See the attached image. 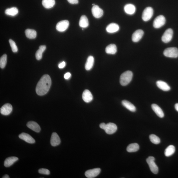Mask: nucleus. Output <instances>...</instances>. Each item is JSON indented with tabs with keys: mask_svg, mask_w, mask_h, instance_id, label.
I'll return each instance as SVG.
<instances>
[{
	"mask_svg": "<svg viewBox=\"0 0 178 178\" xmlns=\"http://www.w3.org/2000/svg\"><path fill=\"white\" fill-rule=\"evenodd\" d=\"M52 84L51 78L48 75H43L37 83L36 88V93L39 96H43L47 93Z\"/></svg>",
	"mask_w": 178,
	"mask_h": 178,
	"instance_id": "obj_1",
	"label": "nucleus"
},
{
	"mask_svg": "<svg viewBox=\"0 0 178 178\" xmlns=\"http://www.w3.org/2000/svg\"><path fill=\"white\" fill-rule=\"evenodd\" d=\"M133 76V73L130 71H127L123 73L120 79V84L122 86L128 85L131 82Z\"/></svg>",
	"mask_w": 178,
	"mask_h": 178,
	"instance_id": "obj_2",
	"label": "nucleus"
},
{
	"mask_svg": "<svg viewBox=\"0 0 178 178\" xmlns=\"http://www.w3.org/2000/svg\"><path fill=\"white\" fill-rule=\"evenodd\" d=\"M164 55L170 58H177L178 57V49L175 47L167 48L164 50Z\"/></svg>",
	"mask_w": 178,
	"mask_h": 178,
	"instance_id": "obj_3",
	"label": "nucleus"
},
{
	"mask_svg": "<svg viewBox=\"0 0 178 178\" xmlns=\"http://www.w3.org/2000/svg\"><path fill=\"white\" fill-rule=\"evenodd\" d=\"M155 160L154 157H149L146 159V161L152 172L155 174H157L158 172V168L155 163Z\"/></svg>",
	"mask_w": 178,
	"mask_h": 178,
	"instance_id": "obj_4",
	"label": "nucleus"
},
{
	"mask_svg": "<svg viewBox=\"0 0 178 178\" xmlns=\"http://www.w3.org/2000/svg\"><path fill=\"white\" fill-rule=\"evenodd\" d=\"M153 14V10L152 8L148 7L145 8L143 12L142 18L145 21H148L152 17Z\"/></svg>",
	"mask_w": 178,
	"mask_h": 178,
	"instance_id": "obj_5",
	"label": "nucleus"
},
{
	"mask_svg": "<svg viewBox=\"0 0 178 178\" xmlns=\"http://www.w3.org/2000/svg\"><path fill=\"white\" fill-rule=\"evenodd\" d=\"M166 23V19L163 15L156 17L154 21L153 26L156 28H159L163 26Z\"/></svg>",
	"mask_w": 178,
	"mask_h": 178,
	"instance_id": "obj_6",
	"label": "nucleus"
},
{
	"mask_svg": "<svg viewBox=\"0 0 178 178\" xmlns=\"http://www.w3.org/2000/svg\"><path fill=\"white\" fill-rule=\"evenodd\" d=\"M173 35V31L171 28L167 30L164 33L162 37V40L165 43H168L172 39Z\"/></svg>",
	"mask_w": 178,
	"mask_h": 178,
	"instance_id": "obj_7",
	"label": "nucleus"
},
{
	"mask_svg": "<svg viewBox=\"0 0 178 178\" xmlns=\"http://www.w3.org/2000/svg\"><path fill=\"white\" fill-rule=\"evenodd\" d=\"M69 25V21L66 20L61 21L57 24L56 29L59 32H64L67 29Z\"/></svg>",
	"mask_w": 178,
	"mask_h": 178,
	"instance_id": "obj_8",
	"label": "nucleus"
},
{
	"mask_svg": "<svg viewBox=\"0 0 178 178\" xmlns=\"http://www.w3.org/2000/svg\"><path fill=\"white\" fill-rule=\"evenodd\" d=\"M101 172L100 168H97L87 171L85 173L86 177L88 178H93L97 176Z\"/></svg>",
	"mask_w": 178,
	"mask_h": 178,
	"instance_id": "obj_9",
	"label": "nucleus"
},
{
	"mask_svg": "<svg viewBox=\"0 0 178 178\" xmlns=\"http://www.w3.org/2000/svg\"><path fill=\"white\" fill-rule=\"evenodd\" d=\"M117 130V127L113 123H109L106 124L104 130L105 133L109 135L112 134L116 132Z\"/></svg>",
	"mask_w": 178,
	"mask_h": 178,
	"instance_id": "obj_10",
	"label": "nucleus"
},
{
	"mask_svg": "<svg viewBox=\"0 0 178 178\" xmlns=\"http://www.w3.org/2000/svg\"><path fill=\"white\" fill-rule=\"evenodd\" d=\"M13 107L9 103H7L4 104L1 108V113L2 115L7 116L11 113Z\"/></svg>",
	"mask_w": 178,
	"mask_h": 178,
	"instance_id": "obj_11",
	"label": "nucleus"
},
{
	"mask_svg": "<svg viewBox=\"0 0 178 178\" xmlns=\"http://www.w3.org/2000/svg\"><path fill=\"white\" fill-rule=\"evenodd\" d=\"M92 13L93 16L96 18H100L103 14V11L98 5H95L92 8Z\"/></svg>",
	"mask_w": 178,
	"mask_h": 178,
	"instance_id": "obj_12",
	"label": "nucleus"
},
{
	"mask_svg": "<svg viewBox=\"0 0 178 178\" xmlns=\"http://www.w3.org/2000/svg\"><path fill=\"white\" fill-rule=\"evenodd\" d=\"M19 137L20 139L23 140L28 143L32 144L36 142V140L34 138L27 133H22L19 135Z\"/></svg>",
	"mask_w": 178,
	"mask_h": 178,
	"instance_id": "obj_13",
	"label": "nucleus"
},
{
	"mask_svg": "<svg viewBox=\"0 0 178 178\" xmlns=\"http://www.w3.org/2000/svg\"><path fill=\"white\" fill-rule=\"evenodd\" d=\"M144 34V32L141 30H136L132 36V40L134 42H138L141 39Z\"/></svg>",
	"mask_w": 178,
	"mask_h": 178,
	"instance_id": "obj_14",
	"label": "nucleus"
},
{
	"mask_svg": "<svg viewBox=\"0 0 178 178\" xmlns=\"http://www.w3.org/2000/svg\"><path fill=\"white\" fill-rule=\"evenodd\" d=\"M61 142L60 137L56 133L54 132L52 134L50 138V144L53 146H56L60 144Z\"/></svg>",
	"mask_w": 178,
	"mask_h": 178,
	"instance_id": "obj_15",
	"label": "nucleus"
},
{
	"mask_svg": "<svg viewBox=\"0 0 178 178\" xmlns=\"http://www.w3.org/2000/svg\"><path fill=\"white\" fill-rule=\"evenodd\" d=\"M26 125L28 128L36 132L39 133L41 131L40 126L36 122L30 121L28 122Z\"/></svg>",
	"mask_w": 178,
	"mask_h": 178,
	"instance_id": "obj_16",
	"label": "nucleus"
},
{
	"mask_svg": "<svg viewBox=\"0 0 178 178\" xmlns=\"http://www.w3.org/2000/svg\"><path fill=\"white\" fill-rule=\"evenodd\" d=\"M82 98L86 103H89L93 100V96L91 92L88 90L86 89L83 92Z\"/></svg>",
	"mask_w": 178,
	"mask_h": 178,
	"instance_id": "obj_17",
	"label": "nucleus"
},
{
	"mask_svg": "<svg viewBox=\"0 0 178 178\" xmlns=\"http://www.w3.org/2000/svg\"><path fill=\"white\" fill-rule=\"evenodd\" d=\"M157 87L162 91H170L171 87L167 83L162 81H158L157 82Z\"/></svg>",
	"mask_w": 178,
	"mask_h": 178,
	"instance_id": "obj_18",
	"label": "nucleus"
},
{
	"mask_svg": "<svg viewBox=\"0 0 178 178\" xmlns=\"http://www.w3.org/2000/svg\"><path fill=\"white\" fill-rule=\"evenodd\" d=\"M152 108L153 110L155 112L157 115L160 118H163L164 117V115L162 109L156 104H152L151 105Z\"/></svg>",
	"mask_w": 178,
	"mask_h": 178,
	"instance_id": "obj_19",
	"label": "nucleus"
},
{
	"mask_svg": "<svg viewBox=\"0 0 178 178\" xmlns=\"http://www.w3.org/2000/svg\"><path fill=\"white\" fill-rule=\"evenodd\" d=\"M119 26L118 24L116 23H112L109 24V25L107 26L106 28V30L109 33H113L117 32L119 30Z\"/></svg>",
	"mask_w": 178,
	"mask_h": 178,
	"instance_id": "obj_20",
	"label": "nucleus"
},
{
	"mask_svg": "<svg viewBox=\"0 0 178 178\" xmlns=\"http://www.w3.org/2000/svg\"><path fill=\"white\" fill-rule=\"evenodd\" d=\"M19 160V158L16 157H10L7 158L4 162V166L6 167H8L14 164Z\"/></svg>",
	"mask_w": 178,
	"mask_h": 178,
	"instance_id": "obj_21",
	"label": "nucleus"
},
{
	"mask_svg": "<svg viewBox=\"0 0 178 178\" xmlns=\"http://www.w3.org/2000/svg\"><path fill=\"white\" fill-rule=\"evenodd\" d=\"M124 9L127 14L133 15L134 14L136 10L135 6L132 4H128L124 6Z\"/></svg>",
	"mask_w": 178,
	"mask_h": 178,
	"instance_id": "obj_22",
	"label": "nucleus"
},
{
	"mask_svg": "<svg viewBox=\"0 0 178 178\" xmlns=\"http://www.w3.org/2000/svg\"><path fill=\"white\" fill-rule=\"evenodd\" d=\"M122 104L123 106L130 111L132 112H135L136 111V108L134 105L128 101L123 100L122 101Z\"/></svg>",
	"mask_w": 178,
	"mask_h": 178,
	"instance_id": "obj_23",
	"label": "nucleus"
},
{
	"mask_svg": "<svg viewBox=\"0 0 178 178\" xmlns=\"http://www.w3.org/2000/svg\"><path fill=\"white\" fill-rule=\"evenodd\" d=\"M105 51L107 54H115L117 52V47L114 44H111L107 46Z\"/></svg>",
	"mask_w": 178,
	"mask_h": 178,
	"instance_id": "obj_24",
	"label": "nucleus"
},
{
	"mask_svg": "<svg viewBox=\"0 0 178 178\" xmlns=\"http://www.w3.org/2000/svg\"><path fill=\"white\" fill-rule=\"evenodd\" d=\"M94 63V58L92 56H90L87 59L85 63V68L86 70L89 71L92 69Z\"/></svg>",
	"mask_w": 178,
	"mask_h": 178,
	"instance_id": "obj_25",
	"label": "nucleus"
},
{
	"mask_svg": "<svg viewBox=\"0 0 178 178\" xmlns=\"http://www.w3.org/2000/svg\"><path fill=\"white\" fill-rule=\"evenodd\" d=\"M79 26L82 28H86L88 26L89 22L88 19L85 15L81 17L79 23Z\"/></svg>",
	"mask_w": 178,
	"mask_h": 178,
	"instance_id": "obj_26",
	"label": "nucleus"
},
{
	"mask_svg": "<svg viewBox=\"0 0 178 178\" xmlns=\"http://www.w3.org/2000/svg\"><path fill=\"white\" fill-rule=\"evenodd\" d=\"M46 46L41 45L39 47V49L37 50L36 54V58L37 60H40L41 59L42 57V54L46 49Z\"/></svg>",
	"mask_w": 178,
	"mask_h": 178,
	"instance_id": "obj_27",
	"label": "nucleus"
},
{
	"mask_svg": "<svg viewBox=\"0 0 178 178\" xmlns=\"http://www.w3.org/2000/svg\"><path fill=\"white\" fill-rule=\"evenodd\" d=\"M139 145L135 143L129 145L127 147V151L129 152H135L139 150Z\"/></svg>",
	"mask_w": 178,
	"mask_h": 178,
	"instance_id": "obj_28",
	"label": "nucleus"
},
{
	"mask_svg": "<svg viewBox=\"0 0 178 178\" xmlns=\"http://www.w3.org/2000/svg\"><path fill=\"white\" fill-rule=\"evenodd\" d=\"M43 6L46 9H50L53 7L55 4V0H43Z\"/></svg>",
	"mask_w": 178,
	"mask_h": 178,
	"instance_id": "obj_29",
	"label": "nucleus"
},
{
	"mask_svg": "<svg viewBox=\"0 0 178 178\" xmlns=\"http://www.w3.org/2000/svg\"><path fill=\"white\" fill-rule=\"evenodd\" d=\"M25 33L26 37L28 38L34 39L36 37L37 32L34 30L28 29L25 30Z\"/></svg>",
	"mask_w": 178,
	"mask_h": 178,
	"instance_id": "obj_30",
	"label": "nucleus"
},
{
	"mask_svg": "<svg viewBox=\"0 0 178 178\" xmlns=\"http://www.w3.org/2000/svg\"><path fill=\"white\" fill-rule=\"evenodd\" d=\"M175 147L173 145H170L165 150V155L166 157H170L175 153Z\"/></svg>",
	"mask_w": 178,
	"mask_h": 178,
	"instance_id": "obj_31",
	"label": "nucleus"
},
{
	"mask_svg": "<svg viewBox=\"0 0 178 178\" xmlns=\"http://www.w3.org/2000/svg\"><path fill=\"white\" fill-rule=\"evenodd\" d=\"M19 11L17 8L13 7L10 8H8L5 11V14L8 15L14 16L18 14Z\"/></svg>",
	"mask_w": 178,
	"mask_h": 178,
	"instance_id": "obj_32",
	"label": "nucleus"
},
{
	"mask_svg": "<svg viewBox=\"0 0 178 178\" xmlns=\"http://www.w3.org/2000/svg\"><path fill=\"white\" fill-rule=\"evenodd\" d=\"M149 139L152 143L157 144L160 142V138L154 134H151L149 136Z\"/></svg>",
	"mask_w": 178,
	"mask_h": 178,
	"instance_id": "obj_33",
	"label": "nucleus"
},
{
	"mask_svg": "<svg viewBox=\"0 0 178 178\" xmlns=\"http://www.w3.org/2000/svg\"><path fill=\"white\" fill-rule=\"evenodd\" d=\"M7 63V55L4 54L0 59V67L3 69L5 68Z\"/></svg>",
	"mask_w": 178,
	"mask_h": 178,
	"instance_id": "obj_34",
	"label": "nucleus"
},
{
	"mask_svg": "<svg viewBox=\"0 0 178 178\" xmlns=\"http://www.w3.org/2000/svg\"><path fill=\"white\" fill-rule=\"evenodd\" d=\"M9 41L11 47V48L13 52H17V50H18V49H17V46L15 42L11 39H9Z\"/></svg>",
	"mask_w": 178,
	"mask_h": 178,
	"instance_id": "obj_35",
	"label": "nucleus"
},
{
	"mask_svg": "<svg viewBox=\"0 0 178 178\" xmlns=\"http://www.w3.org/2000/svg\"><path fill=\"white\" fill-rule=\"evenodd\" d=\"M38 172L39 173L41 174L48 175L50 174V171L49 170L44 168L39 169L38 170Z\"/></svg>",
	"mask_w": 178,
	"mask_h": 178,
	"instance_id": "obj_36",
	"label": "nucleus"
},
{
	"mask_svg": "<svg viewBox=\"0 0 178 178\" xmlns=\"http://www.w3.org/2000/svg\"><path fill=\"white\" fill-rule=\"evenodd\" d=\"M66 66V63L64 61H63V62L59 63L58 65V67L59 69H62L64 68Z\"/></svg>",
	"mask_w": 178,
	"mask_h": 178,
	"instance_id": "obj_37",
	"label": "nucleus"
},
{
	"mask_svg": "<svg viewBox=\"0 0 178 178\" xmlns=\"http://www.w3.org/2000/svg\"><path fill=\"white\" fill-rule=\"evenodd\" d=\"M71 77V74L69 72H67L64 75V78L66 80H68Z\"/></svg>",
	"mask_w": 178,
	"mask_h": 178,
	"instance_id": "obj_38",
	"label": "nucleus"
},
{
	"mask_svg": "<svg viewBox=\"0 0 178 178\" xmlns=\"http://www.w3.org/2000/svg\"><path fill=\"white\" fill-rule=\"evenodd\" d=\"M68 2L72 4H77L79 3L78 0H67Z\"/></svg>",
	"mask_w": 178,
	"mask_h": 178,
	"instance_id": "obj_39",
	"label": "nucleus"
},
{
	"mask_svg": "<svg viewBox=\"0 0 178 178\" xmlns=\"http://www.w3.org/2000/svg\"><path fill=\"white\" fill-rule=\"evenodd\" d=\"M106 124H105L104 123H102L100 125V127L101 129L103 130L105 129V127H106Z\"/></svg>",
	"mask_w": 178,
	"mask_h": 178,
	"instance_id": "obj_40",
	"label": "nucleus"
},
{
	"mask_svg": "<svg viewBox=\"0 0 178 178\" xmlns=\"http://www.w3.org/2000/svg\"><path fill=\"white\" fill-rule=\"evenodd\" d=\"M175 109L178 112V103L175 104Z\"/></svg>",
	"mask_w": 178,
	"mask_h": 178,
	"instance_id": "obj_41",
	"label": "nucleus"
},
{
	"mask_svg": "<svg viewBox=\"0 0 178 178\" xmlns=\"http://www.w3.org/2000/svg\"><path fill=\"white\" fill-rule=\"evenodd\" d=\"M3 178H9L10 177L9 176L7 175H5L3 176L2 177Z\"/></svg>",
	"mask_w": 178,
	"mask_h": 178,
	"instance_id": "obj_42",
	"label": "nucleus"
}]
</instances>
